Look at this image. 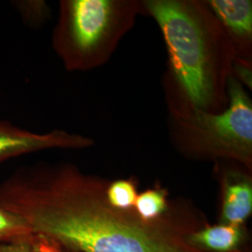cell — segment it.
Wrapping results in <instances>:
<instances>
[{
    "instance_id": "obj_1",
    "label": "cell",
    "mask_w": 252,
    "mask_h": 252,
    "mask_svg": "<svg viewBox=\"0 0 252 252\" xmlns=\"http://www.w3.org/2000/svg\"><path fill=\"white\" fill-rule=\"evenodd\" d=\"M106 185L70 165L22 167L0 184V202L76 252H203L186 241L203 224L173 212L145 222L110 207Z\"/></svg>"
},
{
    "instance_id": "obj_2",
    "label": "cell",
    "mask_w": 252,
    "mask_h": 252,
    "mask_svg": "<svg viewBox=\"0 0 252 252\" xmlns=\"http://www.w3.org/2000/svg\"><path fill=\"white\" fill-rule=\"evenodd\" d=\"M162 30L172 68L194 109L204 110L212 99L214 82L207 36L196 12L173 0L146 2Z\"/></svg>"
},
{
    "instance_id": "obj_3",
    "label": "cell",
    "mask_w": 252,
    "mask_h": 252,
    "mask_svg": "<svg viewBox=\"0 0 252 252\" xmlns=\"http://www.w3.org/2000/svg\"><path fill=\"white\" fill-rule=\"evenodd\" d=\"M119 23L116 2L66 0L61 2L54 33L55 51L70 70L85 69L99 59Z\"/></svg>"
},
{
    "instance_id": "obj_4",
    "label": "cell",
    "mask_w": 252,
    "mask_h": 252,
    "mask_svg": "<svg viewBox=\"0 0 252 252\" xmlns=\"http://www.w3.org/2000/svg\"><path fill=\"white\" fill-rule=\"evenodd\" d=\"M230 105L220 114L194 109L190 124L211 153L252 163V101L234 79L229 81Z\"/></svg>"
},
{
    "instance_id": "obj_5",
    "label": "cell",
    "mask_w": 252,
    "mask_h": 252,
    "mask_svg": "<svg viewBox=\"0 0 252 252\" xmlns=\"http://www.w3.org/2000/svg\"><path fill=\"white\" fill-rule=\"evenodd\" d=\"M92 144L90 138L63 130L37 134L0 121V162L44 150L83 149Z\"/></svg>"
},
{
    "instance_id": "obj_6",
    "label": "cell",
    "mask_w": 252,
    "mask_h": 252,
    "mask_svg": "<svg viewBox=\"0 0 252 252\" xmlns=\"http://www.w3.org/2000/svg\"><path fill=\"white\" fill-rule=\"evenodd\" d=\"M252 213V179L242 172H225L221 180V203L219 222L246 225Z\"/></svg>"
},
{
    "instance_id": "obj_7",
    "label": "cell",
    "mask_w": 252,
    "mask_h": 252,
    "mask_svg": "<svg viewBox=\"0 0 252 252\" xmlns=\"http://www.w3.org/2000/svg\"><path fill=\"white\" fill-rule=\"evenodd\" d=\"M246 225L203 224L186 236V241L203 252H249Z\"/></svg>"
},
{
    "instance_id": "obj_8",
    "label": "cell",
    "mask_w": 252,
    "mask_h": 252,
    "mask_svg": "<svg viewBox=\"0 0 252 252\" xmlns=\"http://www.w3.org/2000/svg\"><path fill=\"white\" fill-rule=\"evenodd\" d=\"M208 5L218 19L238 38L252 33V2L248 0H212Z\"/></svg>"
},
{
    "instance_id": "obj_9",
    "label": "cell",
    "mask_w": 252,
    "mask_h": 252,
    "mask_svg": "<svg viewBox=\"0 0 252 252\" xmlns=\"http://www.w3.org/2000/svg\"><path fill=\"white\" fill-rule=\"evenodd\" d=\"M133 210L145 222L161 220L170 212L167 191L161 188L146 189L137 194Z\"/></svg>"
},
{
    "instance_id": "obj_10",
    "label": "cell",
    "mask_w": 252,
    "mask_h": 252,
    "mask_svg": "<svg viewBox=\"0 0 252 252\" xmlns=\"http://www.w3.org/2000/svg\"><path fill=\"white\" fill-rule=\"evenodd\" d=\"M0 252H76L45 235L32 233L12 242H1Z\"/></svg>"
},
{
    "instance_id": "obj_11",
    "label": "cell",
    "mask_w": 252,
    "mask_h": 252,
    "mask_svg": "<svg viewBox=\"0 0 252 252\" xmlns=\"http://www.w3.org/2000/svg\"><path fill=\"white\" fill-rule=\"evenodd\" d=\"M137 194L136 184L131 180H115L105 188L108 205L120 211H132Z\"/></svg>"
},
{
    "instance_id": "obj_12",
    "label": "cell",
    "mask_w": 252,
    "mask_h": 252,
    "mask_svg": "<svg viewBox=\"0 0 252 252\" xmlns=\"http://www.w3.org/2000/svg\"><path fill=\"white\" fill-rule=\"evenodd\" d=\"M32 233L34 232L22 217L0 202V243L17 241Z\"/></svg>"
},
{
    "instance_id": "obj_13",
    "label": "cell",
    "mask_w": 252,
    "mask_h": 252,
    "mask_svg": "<svg viewBox=\"0 0 252 252\" xmlns=\"http://www.w3.org/2000/svg\"><path fill=\"white\" fill-rule=\"evenodd\" d=\"M18 11L23 22L31 27H39L45 22L50 9L45 1L16 0L12 4Z\"/></svg>"
}]
</instances>
